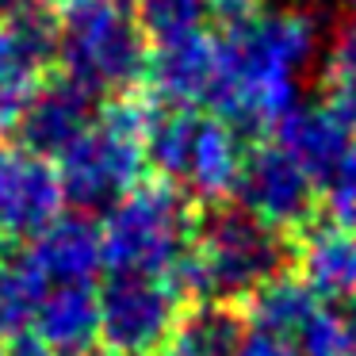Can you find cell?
I'll list each match as a JSON object with an SVG mask.
<instances>
[{
	"label": "cell",
	"mask_w": 356,
	"mask_h": 356,
	"mask_svg": "<svg viewBox=\"0 0 356 356\" xmlns=\"http://www.w3.org/2000/svg\"><path fill=\"white\" fill-rule=\"evenodd\" d=\"M65 188L58 165L19 142H0V238L31 241L62 215Z\"/></svg>",
	"instance_id": "obj_9"
},
{
	"label": "cell",
	"mask_w": 356,
	"mask_h": 356,
	"mask_svg": "<svg viewBox=\"0 0 356 356\" xmlns=\"http://www.w3.org/2000/svg\"><path fill=\"white\" fill-rule=\"evenodd\" d=\"M0 356H4V348H0Z\"/></svg>",
	"instance_id": "obj_30"
},
{
	"label": "cell",
	"mask_w": 356,
	"mask_h": 356,
	"mask_svg": "<svg viewBox=\"0 0 356 356\" xmlns=\"http://www.w3.org/2000/svg\"><path fill=\"white\" fill-rule=\"evenodd\" d=\"M146 119L149 104L134 96L108 100L88 131L58 157L65 200L77 207H111L119 195L142 184L146 169Z\"/></svg>",
	"instance_id": "obj_6"
},
{
	"label": "cell",
	"mask_w": 356,
	"mask_h": 356,
	"mask_svg": "<svg viewBox=\"0 0 356 356\" xmlns=\"http://www.w3.org/2000/svg\"><path fill=\"white\" fill-rule=\"evenodd\" d=\"M345 4H348V8H353V16H356V0H345Z\"/></svg>",
	"instance_id": "obj_29"
},
{
	"label": "cell",
	"mask_w": 356,
	"mask_h": 356,
	"mask_svg": "<svg viewBox=\"0 0 356 356\" xmlns=\"http://www.w3.org/2000/svg\"><path fill=\"white\" fill-rule=\"evenodd\" d=\"M27 253L47 284H92L104 268L100 222L88 215H58L39 238H31Z\"/></svg>",
	"instance_id": "obj_15"
},
{
	"label": "cell",
	"mask_w": 356,
	"mask_h": 356,
	"mask_svg": "<svg viewBox=\"0 0 356 356\" xmlns=\"http://www.w3.org/2000/svg\"><path fill=\"white\" fill-rule=\"evenodd\" d=\"M295 345H299V356H356V341L348 337L341 314H330V310H322L299 333Z\"/></svg>",
	"instance_id": "obj_21"
},
{
	"label": "cell",
	"mask_w": 356,
	"mask_h": 356,
	"mask_svg": "<svg viewBox=\"0 0 356 356\" xmlns=\"http://www.w3.org/2000/svg\"><path fill=\"white\" fill-rule=\"evenodd\" d=\"M322 200H325V211H330L333 222L356 230V157L322 188Z\"/></svg>",
	"instance_id": "obj_23"
},
{
	"label": "cell",
	"mask_w": 356,
	"mask_h": 356,
	"mask_svg": "<svg viewBox=\"0 0 356 356\" xmlns=\"http://www.w3.org/2000/svg\"><path fill=\"white\" fill-rule=\"evenodd\" d=\"M65 356H111L108 348H81V353H65Z\"/></svg>",
	"instance_id": "obj_28"
},
{
	"label": "cell",
	"mask_w": 356,
	"mask_h": 356,
	"mask_svg": "<svg viewBox=\"0 0 356 356\" xmlns=\"http://www.w3.org/2000/svg\"><path fill=\"white\" fill-rule=\"evenodd\" d=\"M218 77L207 108L241 138L276 131L299 104V81L322 50V31L310 12L264 8L257 19L215 31Z\"/></svg>",
	"instance_id": "obj_1"
},
{
	"label": "cell",
	"mask_w": 356,
	"mask_h": 356,
	"mask_svg": "<svg viewBox=\"0 0 356 356\" xmlns=\"http://www.w3.org/2000/svg\"><path fill=\"white\" fill-rule=\"evenodd\" d=\"M0 19H4V16H0Z\"/></svg>",
	"instance_id": "obj_31"
},
{
	"label": "cell",
	"mask_w": 356,
	"mask_h": 356,
	"mask_svg": "<svg viewBox=\"0 0 356 356\" xmlns=\"http://www.w3.org/2000/svg\"><path fill=\"white\" fill-rule=\"evenodd\" d=\"M35 4H50V0H0V16H8V12H24V8H35Z\"/></svg>",
	"instance_id": "obj_26"
},
{
	"label": "cell",
	"mask_w": 356,
	"mask_h": 356,
	"mask_svg": "<svg viewBox=\"0 0 356 356\" xmlns=\"http://www.w3.org/2000/svg\"><path fill=\"white\" fill-rule=\"evenodd\" d=\"M245 314L230 302H200L184 310L169 333L161 356H238L245 337Z\"/></svg>",
	"instance_id": "obj_18"
},
{
	"label": "cell",
	"mask_w": 356,
	"mask_h": 356,
	"mask_svg": "<svg viewBox=\"0 0 356 356\" xmlns=\"http://www.w3.org/2000/svg\"><path fill=\"white\" fill-rule=\"evenodd\" d=\"M96 96L88 88H81L77 81H70L65 73L58 77H42V85L31 92V100L24 104L16 127L12 131L19 134V146L35 149V154L58 157L88 131V123L96 119Z\"/></svg>",
	"instance_id": "obj_11"
},
{
	"label": "cell",
	"mask_w": 356,
	"mask_h": 356,
	"mask_svg": "<svg viewBox=\"0 0 356 356\" xmlns=\"http://www.w3.org/2000/svg\"><path fill=\"white\" fill-rule=\"evenodd\" d=\"M218 77V39L211 31L149 42L146 88L165 108H207Z\"/></svg>",
	"instance_id": "obj_12"
},
{
	"label": "cell",
	"mask_w": 356,
	"mask_h": 356,
	"mask_svg": "<svg viewBox=\"0 0 356 356\" xmlns=\"http://www.w3.org/2000/svg\"><path fill=\"white\" fill-rule=\"evenodd\" d=\"M134 19L149 42H165L177 35L207 31L211 0H134Z\"/></svg>",
	"instance_id": "obj_20"
},
{
	"label": "cell",
	"mask_w": 356,
	"mask_h": 356,
	"mask_svg": "<svg viewBox=\"0 0 356 356\" xmlns=\"http://www.w3.org/2000/svg\"><path fill=\"white\" fill-rule=\"evenodd\" d=\"M322 314V299L307 287L302 276H276L264 287H257L245 299V325L249 330H264L276 337L299 341V333L307 330L314 318Z\"/></svg>",
	"instance_id": "obj_17"
},
{
	"label": "cell",
	"mask_w": 356,
	"mask_h": 356,
	"mask_svg": "<svg viewBox=\"0 0 356 356\" xmlns=\"http://www.w3.org/2000/svg\"><path fill=\"white\" fill-rule=\"evenodd\" d=\"M272 134L314 177L318 192L356 157V131L341 119V111L325 96L314 104H295Z\"/></svg>",
	"instance_id": "obj_13"
},
{
	"label": "cell",
	"mask_w": 356,
	"mask_h": 356,
	"mask_svg": "<svg viewBox=\"0 0 356 356\" xmlns=\"http://www.w3.org/2000/svg\"><path fill=\"white\" fill-rule=\"evenodd\" d=\"M325 92H345L356 96V19L337 31L330 47V62H325Z\"/></svg>",
	"instance_id": "obj_22"
},
{
	"label": "cell",
	"mask_w": 356,
	"mask_h": 356,
	"mask_svg": "<svg viewBox=\"0 0 356 356\" xmlns=\"http://www.w3.org/2000/svg\"><path fill=\"white\" fill-rule=\"evenodd\" d=\"M195 207L184 192L165 180L131 188L108 207L100 222L104 264L111 272L172 276L184 264L195 234Z\"/></svg>",
	"instance_id": "obj_5"
},
{
	"label": "cell",
	"mask_w": 356,
	"mask_h": 356,
	"mask_svg": "<svg viewBox=\"0 0 356 356\" xmlns=\"http://www.w3.org/2000/svg\"><path fill=\"white\" fill-rule=\"evenodd\" d=\"M291 264V241L284 230L261 222L245 207L215 203L195 218L192 249L177 268V284L200 302H245L257 287L284 276Z\"/></svg>",
	"instance_id": "obj_2"
},
{
	"label": "cell",
	"mask_w": 356,
	"mask_h": 356,
	"mask_svg": "<svg viewBox=\"0 0 356 356\" xmlns=\"http://www.w3.org/2000/svg\"><path fill=\"white\" fill-rule=\"evenodd\" d=\"M100 295V341L111 356H161L184 314V291L172 276L111 272Z\"/></svg>",
	"instance_id": "obj_7"
},
{
	"label": "cell",
	"mask_w": 356,
	"mask_h": 356,
	"mask_svg": "<svg viewBox=\"0 0 356 356\" xmlns=\"http://www.w3.org/2000/svg\"><path fill=\"white\" fill-rule=\"evenodd\" d=\"M149 39L123 0H62L58 4V65L96 96L119 100L146 81Z\"/></svg>",
	"instance_id": "obj_4"
},
{
	"label": "cell",
	"mask_w": 356,
	"mask_h": 356,
	"mask_svg": "<svg viewBox=\"0 0 356 356\" xmlns=\"http://www.w3.org/2000/svg\"><path fill=\"white\" fill-rule=\"evenodd\" d=\"M35 337L58 356L92 348L100 337V295L92 284H50L35 318Z\"/></svg>",
	"instance_id": "obj_16"
},
{
	"label": "cell",
	"mask_w": 356,
	"mask_h": 356,
	"mask_svg": "<svg viewBox=\"0 0 356 356\" xmlns=\"http://www.w3.org/2000/svg\"><path fill=\"white\" fill-rule=\"evenodd\" d=\"M47 287V276L27 249H0V341L35 333Z\"/></svg>",
	"instance_id": "obj_19"
},
{
	"label": "cell",
	"mask_w": 356,
	"mask_h": 356,
	"mask_svg": "<svg viewBox=\"0 0 356 356\" xmlns=\"http://www.w3.org/2000/svg\"><path fill=\"white\" fill-rule=\"evenodd\" d=\"M291 257L318 299H356V230L337 222H310L299 230Z\"/></svg>",
	"instance_id": "obj_14"
},
{
	"label": "cell",
	"mask_w": 356,
	"mask_h": 356,
	"mask_svg": "<svg viewBox=\"0 0 356 356\" xmlns=\"http://www.w3.org/2000/svg\"><path fill=\"white\" fill-rule=\"evenodd\" d=\"M238 356H299V345L287 337H276V333H264V330H245Z\"/></svg>",
	"instance_id": "obj_24"
},
{
	"label": "cell",
	"mask_w": 356,
	"mask_h": 356,
	"mask_svg": "<svg viewBox=\"0 0 356 356\" xmlns=\"http://www.w3.org/2000/svg\"><path fill=\"white\" fill-rule=\"evenodd\" d=\"M50 62H58V16L50 4L8 12L0 19V131L16 127Z\"/></svg>",
	"instance_id": "obj_10"
},
{
	"label": "cell",
	"mask_w": 356,
	"mask_h": 356,
	"mask_svg": "<svg viewBox=\"0 0 356 356\" xmlns=\"http://www.w3.org/2000/svg\"><path fill=\"white\" fill-rule=\"evenodd\" d=\"M234 200L261 222L284 234H299L302 226L314 222L322 192H318L314 177L280 142H261V146L245 149Z\"/></svg>",
	"instance_id": "obj_8"
},
{
	"label": "cell",
	"mask_w": 356,
	"mask_h": 356,
	"mask_svg": "<svg viewBox=\"0 0 356 356\" xmlns=\"http://www.w3.org/2000/svg\"><path fill=\"white\" fill-rule=\"evenodd\" d=\"M341 322H345L348 337L356 341V299H348V302H345V314H341Z\"/></svg>",
	"instance_id": "obj_27"
},
{
	"label": "cell",
	"mask_w": 356,
	"mask_h": 356,
	"mask_svg": "<svg viewBox=\"0 0 356 356\" xmlns=\"http://www.w3.org/2000/svg\"><path fill=\"white\" fill-rule=\"evenodd\" d=\"M245 146L241 134L215 111L200 108H149L146 165L157 180L184 192L192 203H226L238 188Z\"/></svg>",
	"instance_id": "obj_3"
},
{
	"label": "cell",
	"mask_w": 356,
	"mask_h": 356,
	"mask_svg": "<svg viewBox=\"0 0 356 356\" xmlns=\"http://www.w3.org/2000/svg\"><path fill=\"white\" fill-rule=\"evenodd\" d=\"M4 356H54V348H47L35 333H27V337H16L8 341V348H4Z\"/></svg>",
	"instance_id": "obj_25"
}]
</instances>
